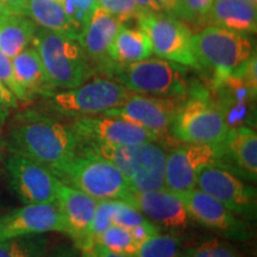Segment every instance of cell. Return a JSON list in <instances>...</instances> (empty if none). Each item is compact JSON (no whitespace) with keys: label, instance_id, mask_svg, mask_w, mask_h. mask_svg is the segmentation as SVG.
I'll use <instances>...</instances> for the list:
<instances>
[{"label":"cell","instance_id":"6da1fadb","mask_svg":"<svg viewBox=\"0 0 257 257\" xmlns=\"http://www.w3.org/2000/svg\"><path fill=\"white\" fill-rule=\"evenodd\" d=\"M6 144L11 154L43 165L56 176L80 152L70 125L37 110H25L12 118Z\"/></svg>","mask_w":257,"mask_h":257},{"label":"cell","instance_id":"7a4b0ae2","mask_svg":"<svg viewBox=\"0 0 257 257\" xmlns=\"http://www.w3.org/2000/svg\"><path fill=\"white\" fill-rule=\"evenodd\" d=\"M32 44L54 89L75 88L94 74V67L78 40L37 28Z\"/></svg>","mask_w":257,"mask_h":257},{"label":"cell","instance_id":"3957f363","mask_svg":"<svg viewBox=\"0 0 257 257\" xmlns=\"http://www.w3.org/2000/svg\"><path fill=\"white\" fill-rule=\"evenodd\" d=\"M105 73L138 94L186 99L192 91L185 66L160 57L128 64H111Z\"/></svg>","mask_w":257,"mask_h":257},{"label":"cell","instance_id":"277c9868","mask_svg":"<svg viewBox=\"0 0 257 257\" xmlns=\"http://www.w3.org/2000/svg\"><path fill=\"white\" fill-rule=\"evenodd\" d=\"M192 49L199 69L213 73V87L251 59L252 44L246 35L207 25L192 36Z\"/></svg>","mask_w":257,"mask_h":257},{"label":"cell","instance_id":"5b68a950","mask_svg":"<svg viewBox=\"0 0 257 257\" xmlns=\"http://www.w3.org/2000/svg\"><path fill=\"white\" fill-rule=\"evenodd\" d=\"M223 111L205 89L192 88L170 125L176 141L193 144H220L229 134Z\"/></svg>","mask_w":257,"mask_h":257},{"label":"cell","instance_id":"8992f818","mask_svg":"<svg viewBox=\"0 0 257 257\" xmlns=\"http://www.w3.org/2000/svg\"><path fill=\"white\" fill-rule=\"evenodd\" d=\"M57 178L98 201L124 200L130 193L126 179L117 167L82 149Z\"/></svg>","mask_w":257,"mask_h":257},{"label":"cell","instance_id":"52a82bcc","mask_svg":"<svg viewBox=\"0 0 257 257\" xmlns=\"http://www.w3.org/2000/svg\"><path fill=\"white\" fill-rule=\"evenodd\" d=\"M131 91L113 79L98 78L75 88L63 89L44 96L53 111L67 117H91L119 107Z\"/></svg>","mask_w":257,"mask_h":257},{"label":"cell","instance_id":"ba28073f","mask_svg":"<svg viewBox=\"0 0 257 257\" xmlns=\"http://www.w3.org/2000/svg\"><path fill=\"white\" fill-rule=\"evenodd\" d=\"M152 43L153 54L181 66L199 69L192 49V31L180 18L167 14H143L137 19Z\"/></svg>","mask_w":257,"mask_h":257},{"label":"cell","instance_id":"9c48e42d","mask_svg":"<svg viewBox=\"0 0 257 257\" xmlns=\"http://www.w3.org/2000/svg\"><path fill=\"white\" fill-rule=\"evenodd\" d=\"M186 99L163 98L133 92L119 107L106 111L104 114L140 125L150 131L160 143L167 144L172 138L170 125Z\"/></svg>","mask_w":257,"mask_h":257},{"label":"cell","instance_id":"30bf717a","mask_svg":"<svg viewBox=\"0 0 257 257\" xmlns=\"http://www.w3.org/2000/svg\"><path fill=\"white\" fill-rule=\"evenodd\" d=\"M81 146H137L159 140L140 125L118 117H81L70 124ZM160 143V142H159Z\"/></svg>","mask_w":257,"mask_h":257},{"label":"cell","instance_id":"8fae6325","mask_svg":"<svg viewBox=\"0 0 257 257\" xmlns=\"http://www.w3.org/2000/svg\"><path fill=\"white\" fill-rule=\"evenodd\" d=\"M195 188L207 193L239 218L256 216V189L223 167L212 165L199 173Z\"/></svg>","mask_w":257,"mask_h":257},{"label":"cell","instance_id":"7c38bea8","mask_svg":"<svg viewBox=\"0 0 257 257\" xmlns=\"http://www.w3.org/2000/svg\"><path fill=\"white\" fill-rule=\"evenodd\" d=\"M6 172L15 194L28 204H54L61 180L47 167L28 157L12 154Z\"/></svg>","mask_w":257,"mask_h":257},{"label":"cell","instance_id":"4fadbf2b","mask_svg":"<svg viewBox=\"0 0 257 257\" xmlns=\"http://www.w3.org/2000/svg\"><path fill=\"white\" fill-rule=\"evenodd\" d=\"M220 159V144L185 143L168 153L166 160L165 187L184 193L195 188L199 173L205 167L217 165Z\"/></svg>","mask_w":257,"mask_h":257},{"label":"cell","instance_id":"5bb4252c","mask_svg":"<svg viewBox=\"0 0 257 257\" xmlns=\"http://www.w3.org/2000/svg\"><path fill=\"white\" fill-rule=\"evenodd\" d=\"M189 218L231 239L244 240L249 237V229L242 218L232 213L207 193L198 188L178 193Z\"/></svg>","mask_w":257,"mask_h":257},{"label":"cell","instance_id":"9a60e30c","mask_svg":"<svg viewBox=\"0 0 257 257\" xmlns=\"http://www.w3.org/2000/svg\"><path fill=\"white\" fill-rule=\"evenodd\" d=\"M96 204L98 200L61 181L57 189L56 205L66 229L64 234L69 236L76 248L81 251L93 248L88 238V231L94 217Z\"/></svg>","mask_w":257,"mask_h":257},{"label":"cell","instance_id":"2e32d148","mask_svg":"<svg viewBox=\"0 0 257 257\" xmlns=\"http://www.w3.org/2000/svg\"><path fill=\"white\" fill-rule=\"evenodd\" d=\"M47 232H66L56 202L28 204L0 218V239Z\"/></svg>","mask_w":257,"mask_h":257},{"label":"cell","instance_id":"e0dca14e","mask_svg":"<svg viewBox=\"0 0 257 257\" xmlns=\"http://www.w3.org/2000/svg\"><path fill=\"white\" fill-rule=\"evenodd\" d=\"M125 202L136 207L144 217L157 226L168 230H185L191 224L187 210L175 193L167 188L157 191L130 192Z\"/></svg>","mask_w":257,"mask_h":257},{"label":"cell","instance_id":"ac0fdd59","mask_svg":"<svg viewBox=\"0 0 257 257\" xmlns=\"http://www.w3.org/2000/svg\"><path fill=\"white\" fill-rule=\"evenodd\" d=\"M167 153L159 142H146L133 148L128 170L125 175L128 191L133 193L163 189Z\"/></svg>","mask_w":257,"mask_h":257},{"label":"cell","instance_id":"d6986e66","mask_svg":"<svg viewBox=\"0 0 257 257\" xmlns=\"http://www.w3.org/2000/svg\"><path fill=\"white\" fill-rule=\"evenodd\" d=\"M218 166L245 179L256 181L257 178V135L250 126L232 127L220 143Z\"/></svg>","mask_w":257,"mask_h":257},{"label":"cell","instance_id":"ffe728a7","mask_svg":"<svg viewBox=\"0 0 257 257\" xmlns=\"http://www.w3.org/2000/svg\"><path fill=\"white\" fill-rule=\"evenodd\" d=\"M121 25L114 16L98 5L93 11L87 28L80 37L79 42L89 61L102 72H106L111 66L107 54L108 48Z\"/></svg>","mask_w":257,"mask_h":257},{"label":"cell","instance_id":"44dd1931","mask_svg":"<svg viewBox=\"0 0 257 257\" xmlns=\"http://www.w3.org/2000/svg\"><path fill=\"white\" fill-rule=\"evenodd\" d=\"M11 61L16 81L23 91L27 101H31L37 95L47 96L54 92L41 57L34 46L25 48Z\"/></svg>","mask_w":257,"mask_h":257},{"label":"cell","instance_id":"7402d4cb","mask_svg":"<svg viewBox=\"0 0 257 257\" xmlns=\"http://www.w3.org/2000/svg\"><path fill=\"white\" fill-rule=\"evenodd\" d=\"M205 24L249 35L257 29V8L246 0H213Z\"/></svg>","mask_w":257,"mask_h":257},{"label":"cell","instance_id":"603a6c76","mask_svg":"<svg viewBox=\"0 0 257 257\" xmlns=\"http://www.w3.org/2000/svg\"><path fill=\"white\" fill-rule=\"evenodd\" d=\"M107 54L111 64H128L152 57L153 48L142 29L123 24L115 34Z\"/></svg>","mask_w":257,"mask_h":257},{"label":"cell","instance_id":"cb8c5ba5","mask_svg":"<svg viewBox=\"0 0 257 257\" xmlns=\"http://www.w3.org/2000/svg\"><path fill=\"white\" fill-rule=\"evenodd\" d=\"M36 24L24 16L9 15L0 19V50L14 59L32 43Z\"/></svg>","mask_w":257,"mask_h":257},{"label":"cell","instance_id":"d4e9b609","mask_svg":"<svg viewBox=\"0 0 257 257\" xmlns=\"http://www.w3.org/2000/svg\"><path fill=\"white\" fill-rule=\"evenodd\" d=\"M27 16L35 24L47 30L56 31L74 40H78L63 6L57 0H29Z\"/></svg>","mask_w":257,"mask_h":257},{"label":"cell","instance_id":"484cf974","mask_svg":"<svg viewBox=\"0 0 257 257\" xmlns=\"http://www.w3.org/2000/svg\"><path fill=\"white\" fill-rule=\"evenodd\" d=\"M49 240L43 234L0 239V257H44Z\"/></svg>","mask_w":257,"mask_h":257},{"label":"cell","instance_id":"4316f807","mask_svg":"<svg viewBox=\"0 0 257 257\" xmlns=\"http://www.w3.org/2000/svg\"><path fill=\"white\" fill-rule=\"evenodd\" d=\"M95 244L102 246L115 255L136 257L140 245L134 239L131 231L126 227L112 224L95 240ZM94 244V245H95Z\"/></svg>","mask_w":257,"mask_h":257},{"label":"cell","instance_id":"83f0119b","mask_svg":"<svg viewBox=\"0 0 257 257\" xmlns=\"http://www.w3.org/2000/svg\"><path fill=\"white\" fill-rule=\"evenodd\" d=\"M182 242L174 233H157L140 245L136 257H181Z\"/></svg>","mask_w":257,"mask_h":257},{"label":"cell","instance_id":"f1b7e54d","mask_svg":"<svg viewBox=\"0 0 257 257\" xmlns=\"http://www.w3.org/2000/svg\"><path fill=\"white\" fill-rule=\"evenodd\" d=\"M181 257H242L230 243L218 238L205 240L197 246L184 250Z\"/></svg>","mask_w":257,"mask_h":257},{"label":"cell","instance_id":"f546056e","mask_svg":"<svg viewBox=\"0 0 257 257\" xmlns=\"http://www.w3.org/2000/svg\"><path fill=\"white\" fill-rule=\"evenodd\" d=\"M115 200H99L93 217L91 227L88 231V238L93 246L95 240L104 231L112 225V217H113Z\"/></svg>","mask_w":257,"mask_h":257},{"label":"cell","instance_id":"4dcf8cb0","mask_svg":"<svg viewBox=\"0 0 257 257\" xmlns=\"http://www.w3.org/2000/svg\"><path fill=\"white\" fill-rule=\"evenodd\" d=\"M98 5L114 16L121 24H125L131 19L137 21L144 14L133 0H98Z\"/></svg>","mask_w":257,"mask_h":257},{"label":"cell","instance_id":"1f68e13d","mask_svg":"<svg viewBox=\"0 0 257 257\" xmlns=\"http://www.w3.org/2000/svg\"><path fill=\"white\" fill-rule=\"evenodd\" d=\"M213 0H180L179 18L192 24H205Z\"/></svg>","mask_w":257,"mask_h":257},{"label":"cell","instance_id":"d6a6232c","mask_svg":"<svg viewBox=\"0 0 257 257\" xmlns=\"http://www.w3.org/2000/svg\"><path fill=\"white\" fill-rule=\"evenodd\" d=\"M148 218L144 217L133 205L127 204L124 200H115L112 224L119 225V226L131 230L133 227L137 226V225L143 223Z\"/></svg>","mask_w":257,"mask_h":257},{"label":"cell","instance_id":"836d02e7","mask_svg":"<svg viewBox=\"0 0 257 257\" xmlns=\"http://www.w3.org/2000/svg\"><path fill=\"white\" fill-rule=\"evenodd\" d=\"M61 4H62L64 12H66L67 17H68L70 25L73 27L74 31L78 35V38L80 40L83 31L87 28L93 14H88V12L79 4L78 0H63Z\"/></svg>","mask_w":257,"mask_h":257},{"label":"cell","instance_id":"e575fe53","mask_svg":"<svg viewBox=\"0 0 257 257\" xmlns=\"http://www.w3.org/2000/svg\"><path fill=\"white\" fill-rule=\"evenodd\" d=\"M18 106V100L14 93L0 81V125H3Z\"/></svg>","mask_w":257,"mask_h":257},{"label":"cell","instance_id":"d590c367","mask_svg":"<svg viewBox=\"0 0 257 257\" xmlns=\"http://www.w3.org/2000/svg\"><path fill=\"white\" fill-rule=\"evenodd\" d=\"M131 234H133L134 239L136 240V243L138 245H141L143 242H146L147 239L152 238L153 236L161 232V227L157 226L156 224H154L153 221H150L149 219H147L143 223H141L137 226L133 227L130 230Z\"/></svg>","mask_w":257,"mask_h":257},{"label":"cell","instance_id":"8d00e7d4","mask_svg":"<svg viewBox=\"0 0 257 257\" xmlns=\"http://www.w3.org/2000/svg\"><path fill=\"white\" fill-rule=\"evenodd\" d=\"M11 14L27 17V9L29 0H0Z\"/></svg>","mask_w":257,"mask_h":257},{"label":"cell","instance_id":"74e56055","mask_svg":"<svg viewBox=\"0 0 257 257\" xmlns=\"http://www.w3.org/2000/svg\"><path fill=\"white\" fill-rule=\"evenodd\" d=\"M44 257H81V250L75 245H60Z\"/></svg>","mask_w":257,"mask_h":257},{"label":"cell","instance_id":"f35d334b","mask_svg":"<svg viewBox=\"0 0 257 257\" xmlns=\"http://www.w3.org/2000/svg\"><path fill=\"white\" fill-rule=\"evenodd\" d=\"M165 14L179 18L180 12V0H156Z\"/></svg>","mask_w":257,"mask_h":257},{"label":"cell","instance_id":"ab89813d","mask_svg":"<svg viewBox=\"0 0 257 257\" xmlns=\"http://www.w3.org/2000/svg\"><path fill=\"white\" fill-rule=\"evenodd\" d=\"M133 2L142 10L144 14H162L163 12L156 0H133Z\"/></svg>","mask_w":257,"mask_h":257},{"label":"cell","instance_id":"60d3db41","mask_svg":"<svg viewBox=\"0 0 257 257\" xmlns=\"http://www.w3.org/2000/svg\"><path fill=\"white\" fill-rule=\"evenodd\" d=\"M93 251H94L96 257H124V256L115 255V253L108 251V250H106L105 248H102V246L98 245V244L93 245Z\"/></svg>","mask_w":257,"mask_h":257},{"label":"cell","instance_id":"b9f144b4","mask_svg":"<svg viewBox=\"0 0 257 257\" xmlns=\"http://www.w3.org/2000/svg\"><path fill=\"white\" fill-rule=\"evenodd\" d=\"M78 3L91 15L98 6V0H78Z\"/></svg>","mask_w":257,"mask_h":257},{"label":"cell","instance_id":"7bdbcfd3","mask_svg":"<svg viewBox=\"0 0 257 257\" xmlns=\"http://www.w3.org/2000/svg\"><path fill=\"white\" fill-rule=\"evenodd\" d=\"M9 15H11V12H10L9 10L6 9V6H5L4 4H3L2 2H0V19L8 17Z\"/></svg>","mask_w":257,"mask_h":257},{"label":"cell","instance_id":"ee69618b","mask_svg":"<svg viewBox=\"0 0 257 257\" xmlns=\"http://www.w3.org/2000/svg\"><path fill=\"white\" fill-rule=\"evenodd\" d=\"M81 257H96L94 251H93V248L92 249H88V250H82L81 251Z\"/></svg>","mask_w":257,"mask_h":257},{"label":"cell","instance_id":"f6af8a7d","mask_svg":"<svg viewBox=\"0 0 257 257\" xmlns=\"http://www.w3.org/2000/svg\"><path fill=\"white\" fill-rule=\"evenodd\" d=\"M246 2H249L250 4L256 6V8H257V0H246Z\"/></svg>","mask_w":257,"mask_h":257},{"label":"cell","instance_id":"bcb514c9","mask_svg":"<svg viewBox=\"0 0 257 257\" xmlns=\"http://www.w3.org/2000/svg\"><path fill=\"white\" fill-rule=\"evenodd\" d=\"M2 134H0V147H2Z\"/></svg>","mask_w":257,"mask_h":257},{"label":"cell","instance_id":"7dc6e473","mask_svg":"<svg viewBox=\"0 0 257 257\" xmlns=\"http://www.w3.org/2000/svg\"><path fill=\"white\" fill-rule=\"evenodd\" d=\"M57 2H59V3H62V2H63V0H57Z\"/></svg>","mask_w":257,"mask_h":257}]
</instances>
